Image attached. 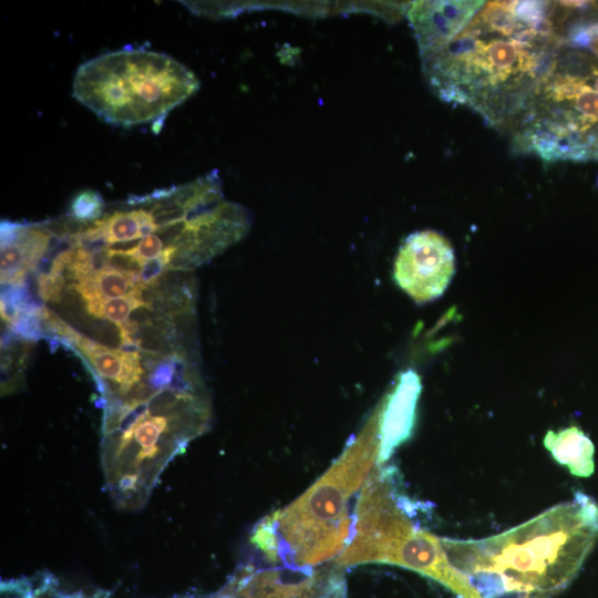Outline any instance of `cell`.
Listing matches in <instances>:
<instances>
[{"label":"cell","mask_w":598,"mask_h":598,"mask_svg":"<svg viewBox=\"0 0 598 598\" xmlns=\"http://www.w3.org/2000/svg\"><path fill=\"white\" fill-rule=\"evenodd\" d=\"M550 7L542 1L484 3L458 35L422 59L434 93L496 126L523 113L555 58Z\"/></svg>","instance_id":"1"},{"label":"cell","mask_w":598,"mask_h":598,"mask_svg":"<svg viewBox=\"0 0 598 598\" xmlns=\"http://www.w3.org/2000/svg\"><path fill=\"white\" fill-rule=\"evenodd\" d=\"M598 538V503L582 492L530 520L483 539L441 538L448 561L480 594L547 598L576 576Z\"/></svg>","instance_id":"2"},{"label":"cell","mask_w":598,"mask_h":598,"mask_svg":"<svg viewBox=\"0 0 598 598\" xmlns=\"http://www.w3.org/2000/svg\"><path fill=\"white\" fill-rule=\"evenodd\" d=\"M373 416L329 470L287 507L268 515L278 560L309 569L338 557L349 543L351 497L378 465L379 421Z\"/></svg>","instance_id":"3"},{"label":"cell","mask_w":598,"mask_h":598,"mask_svg":"<svg viewBox=\"0 0 598 598\" xmlns=\"http://www.w3.org/2000/svg\"><path fill=\"white\" fill-rule=\"evenodd\" d=\"M199 87L195 74L171 55L144 48H123L82 63L73 96L102 121L153 128Z\"/></svg>","instance_id":"4"},{"label":"cell","mask_w":598,"mask_h":598,"mask_svg":"<svg viewBox=\"0 0 598 598\" xmlns=\"http://www.w3.org/2000/svg\"><path fill=\"white\" fill-rule=\"evenodd\" d=\"M395 477L394 468H373L359 493L349 543L334 564L342 568L369 563L395 565L419 529L406 512V502L395 494Z\"/></svg>","instance_id":"5"},{"label":"cell","mask_w":598,"mask_h":598,"mask_svg":"<svg viewBox=\"0 0 598 598\" xmlns=\"http://www.w3.org/2000/svg\"><path fill=\"white\" fill-rule=\"evenodd\" d=\"M455 270L454 250L450 241L434 230L411 234L401 245L394 279L414 301L424 303L439 298Z\"/></svg>","instance_id":"6"},{"label":"cell","mask_w":598,"mask_h":598,"mask_svg":"<svg viewBox=\"0 0 598 598\" xmlns=\"http://www.w3.org/2000/svg\"><path fill=\"white\" fill-rule=\"evenodd\" d=\"M484 1H414L406 10L421 60L435 53L473 20Z\"/></svg>","instance_id":"7"},{"label":"cell","mask_w":598,"mask_h":598,"mask_svg":"<svg viewBox=\"0 0 598 598\" xmlns=\"http://www.w3.org/2000/svg\"><path fill=\"white\" fill-rule=\"evenodd\" d=\"M421 385L413 373L404 374L379 416L378 465L385 463L413 432Z\"/></svg>","instance_id":"8"},{"label":"cell","mask_w":598,"mask_h":598,"mask_svg":"<svg viewBox=\"0 0 598 598\" xmlns=\"http://www.w3.org/2000/svg\"><path fill=\"white\" fill-rule=\"evenodd\" d=\"M546 448L556 462L566 466L577 477H589L595 471V446L578 426L548 431L544 439Z\"/></svg>","instance_id":"9"},{"label":"cell","mask_w":598,"mask_h":598,"mask_svg":"<svg viewBox=\"0 0 598 598\" xmlns=\"http://www.w3.org/2000/svg\"><path fill=\"white\" fill-rule=\"evenodd\" d=\"M142 285L138 277L105 269L73 287L87 302L124 297L137 291Z\"/></svg>","instance_id":"10"},{"label":"cell","mask_w":598,"mask_h":598,"mask_svg":"<svg viewBox=\"0 0 598 598\" xmlns=\"http://www.w3.org/2000/svg\"><path fill=\"white\" fill-rule=\"evenodd\" d=\"M143 287L144 285L137 291L124 297L87 301L86 310L94 317L106 319L120 326L135 309L146 306L141 298Z\"/></svg>","instance_id":"11"},{"label":"cell","mask_w":598,"mask_h":598,"mask_svg":"<svg viewBox=\"0 0 598 598\" xmlns=\"http://www.w3.org/2000/svg\"><path fill=\"white\" fill-rule=\"evenodd\" d=\"M105 209V204L96 190H82L72 200L70 214L76 219L91 221L99 219Z\"/></svg>","instance_id":"12"},{"label":"cell","mask_w":598,"mask_h":598,"mask_svg":"<svg viewBox=\"0 0 598 598\" xmlns=\"http://www.w3.org/2000/svg\"><path fill=\"white\" fill-rule=\"evenodd\" d=\"M42 313L20 312L17 319L9 324V329L16 337H21L28 341H35L44 336Z\"/></svg>","instance_id":"13"},{"label":"cell","mask_w":598,"mask_h":598,"mask_svg":"<svg viewBox=\"0 0 598 598\" xmlns=\"http://www.w3.org/2000/svg\"><path fill=\"white\" fill-rule=\"evenodd\" d=\"M176 372L173 354L157 360L150 370L146 382L155 391L171 388Z\"/></svg>","instance_id":"14"},{"label":"cell","mask_w":598,"mask_h":598,"mask_svg":"<svg viewBox=\"0 0 598 598\" xmlns=\"http://www.w3.org/2000/svg\"><path fill=\"white\" fill-rule=\"evenodd\" d=\"M159 228L142 237L138 245L127 252L142 262L159 257L167 248L161 236Z\"/></svg>","instance_id":"15"},{"label":"cell","mask_w":598,"mask_h":598,"mask_svg":"<svg viewBox=\"0 0 598 598\" xmlns=\"http://www.w3.org/2000/svg\"><path fill=\"white\" fill-rule=\"evenodd\" d=\"M109 249L107 269L116 270L140 278L144 262L133 257L127 251Z\"/></svg>","instance_id":"16"},{"label":"cell","mask_w":598,"mask_h":598,"mask_svg":"<svg viewBox=\"0 0 598 598\" xmlns=\"http://www.w3.org/2000/svg\"><path fill=\"white\" fill-rule=\"evenodd\" d=\"M588 76L594 89L598 92V66L591 65Z\"/></svg>","instance_id":"17"},{"label":"cell","mask_w":598,"mask_h":598,"mask_svg":"<svg viewBox=\"0 0 598 598\" xmlns=\"http://www.w3.org/2000/svg\"><path fill=\"white\" fill-rule=\"evenodd\" d=\"M588 48L598 55V23H596L595 32Z\"/></svg>","instance_id":"18"},{"label":"cell","mask_w":598,"mask_h":598,"mask_svg":"<svg viewBox=\"0 0 598 598\" xmlns=\"http://www.w3.org/2000/svg\"><path fill=\"white\" fill-rule=\"evenodd\" d=\"M94 598H105V597H104V594L102 592H95Z\"/></svg>","instance_id":"19"},{"label":"cell","mask_w":598,"mask_h":598,"mask_svg":"<svg viewBox=\"0 0 598 598\" xmlns=\"http://www.w3.org/2000/svg\"><path fill=\"white\" fill-rule=\"evenodd\" d=\"M522 598H536V597H532V596H524Z\"/></svg>","instance_id":"20"}]
</instances>
